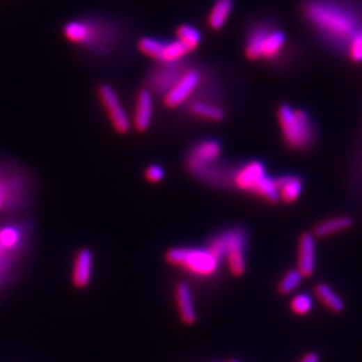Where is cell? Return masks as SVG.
I'll use <instances>...</instances> for the list:
<instances>
[{"label":"cell","mask_w":362,"mask_h":362,"mask_svg":"<svg viewBox=\"0 0 362 362\" xmlns=\"http://www.w3.org/2000/svg\"><path fill=\"white\" fill-rule=\"evenodd\" d=\"M33 199V182L27 172L14 164L0 163V217L24 211Z\"/></svg>","instance_id":"1"},{"label":"cell","mask_w":362,"mask_h":362,"mask_svg":"<svg viewBox=\"0 0 362 362\" xmlns=\"http://www.w3.org/2000/svg\"><path fill=\"white\" fill-rule=\"evenodd\" d=\"M62 33L69 42L95 55L108 54L116 36L113 26L100 18L70 20L63 26Z\"/></svg>","instance_id":"2"},{"label":"cell","mask_w":362,"mask_h":362,"mask_svg":"<svg viewBox=\"0 0 362 362\" xmlns=\"http://www.w3.org/2000/svg\"><path fill=\"white\" fill-rule=\"evenodd\" d=\"M278 123L282 139L294 150H306L314 141V127L308 113L288 104L278 108Z\"/></svg>","instance_id":"3"},{"label":"cell","mask_w":362,"mask_h":362,"mask_svg":"<svg viewBox=\"0 0 362 362\" xmlns=\"http://www.w3.org/2000/svg\"><path fill=\"white\" fill-rule=\"evenodd\" d=\"M247 231L243 228H234L215 236L207 247L220 260L226 259L227 267L231 275L242 276L247 269Z\"/></svg>","instance_id":"4"},{"label":"cell","mask_w":362,"mask_h":362,"mask_svg":"<svg viewBox=\"0 0 362 362\" xmlns=\"http://www.w3.org/2000/svg\"><path fill=\"white\" fill-rule=\"evenodd\" d=\"M165 262L194 276L211 278L217 274L221 260L205 249L173 247L165 253Z\"/></svg>","instance_id":"5"},{"label":"cell","mask_w":362,"mask_h":362,"mask_svg":"<svg viewBox=\"0 0 362 362\" xmlns=\"http://www.w3.org/2000/svg\"><path fill=\"white\" fill-rule=\"evenodd\" d=\"M233 184L242 192L259 196L272 204L279 201L275 179L266 172V166L260 162H250L236 169L233 175Z\"/></svg>","instance_id":"6"},{"label":"cell","mask_w":362,"mask_h":362,"mask_svg":"<svg viewBox=\"0 0 362 362\" xmlns=\"http://www.w3.org/2000/svg\"><path fill=\"white\" fill-rule=\"evenodd\" d=\"M305 13L315 26L329 34L346 36L353 34L354 20L343 8L326 3H310Z\"/></svg>","instance_id":"7"},{"label":"cell","mask_w":362,"mask_h":362,"mask_svg":"<svg viewBox=\"0 0 362 362\" xmlns=\"http://www.w3.org/2000/svg\"><path fill=\"white\" fill-rule=\"evenodd\" d=\"M33 234V226L29 220H1L0 246L13 256L22 258L26 253Z\"/></svg>","instance_id":"8"},{"label":"cell","mask_w":362,"mask_h":362,"mask_svg":"<svg viewBox=\"0 0 362 362\" xmlns=\"http://www.w3.org/2000/svg\"><path fill=\"white\" fill-rule=\"evenodd\" d=\"M286 36L282 31L259 30L253 34L246 45V55L249 59L256 61L260 58L272 59L279 54L285 46Z\"/></svg>","instance_id":"9"},{"label":"cell","mask_w":362,"mask_h":362,"mask_svg":"<svg viewBox=\"0 0 362 362\" xmlns=\"http://www.w3.org/2000/svg\"><path fill=\"white\" fill-rule=\"evenodd\" d=\"M98 97L108 114L113 129L118 134H127L132 127V123L116 90L108 84H102L98 88Z\"/></svg>","instance_id":"10"},{"label":"cell","mask_w":362,"mask_h":362,"mask_svg":"<svg viewBox=\"0 0 362 362\" xmlns=\"http://www.w3.org/2000/svg\"><path fill=\"white\" fill-rule=\"evenodd\" d=\"M201 77L196 70L184 72L176 84L164 94V105L166 108L176 109L181 107L198 89Z\"/></svg>","instance_id":"11"},{"label":"cell","mask_w":362,"mask_h":362,"mask_svg":"<svg viewBox=\"0 0 362 362\" xmlns=\"http://www.w3.org/2000/svg\"><path fill=\"white\" fill-rule=\"evenodd\" d=\"M223 152L221 144L217 140H204L195 145L185 160V168L189 173L195 172L201 166L217 163Z\"/></svg>","instance_id":"12"},{"label":"cell","mask_w":362,"mask_h":362,"mask_svg":"<svg viewBox=\"0 0 362 362\" xmlns=\"http://www.w3.org/2000/svg\"><path fill=\"white\" fill-rule=\"evenodd\" d=\"M313 233H304L298 242L297 270L304 278H310L315 272L317 265V243Z\"/></svg>","instance_id":"13"},{"label":"cell","mask_w":362,"mask_h":362,"mask_svg":"<svg viewBox=\"0 0 362 362\" xmlns=\"http://www.w3.org/2000/svg\"><path fill=\"white\" fill-rule=\"evenodd\" d=\"M153 109H155V102H153L152 90L143 89L139 91L136 98L133 121H132V125L137 132L144 133L150 127L153 120Z\"/></svg>","instance_id":"14"},{"label":"cell","mask_w":362,"mask_h":362,"mask_svg":"<svg viewBox=\"0 0 362 362\" xmlns=\"http://www.w3.org/2000/svg\"><path fill=\"white\" fill-rule=\"evenodd\" d=\"M175 301L180 317V321L185 325H194L198 320V313L195 308L191 288L185 282H179L175 288Z\"/></svg>","instance_id":"15"},{"label":"cell","mask_w":362,"mask_h":362,"mask_svg":"<svg viewBox=\"0 0 362 362\" xmlns=\"http://www.w3.org/2000/svg\"><path fill=\"white\" fill-rule=\"evenodd\" d=\"M93 275V253L88 249L79 250L72 265V285L77 289H85L90 283Z\"/></svg>","instance_id":"16"},{"label":"cell","mask_w":362,"mask_h":362,"mask_svg":"<svg viewBox=\"0 0 362 362\" xmlns=\"http://www.w3.org/2000/svg\"><path fill=\"white\" fill-rule=\"evenodd\" d=\"M275 184L279 200L286 204L295 203L304 191V181L298 176H282L279 179H275Z\"/></svg>","instance_id":"17"},{"label":"cell","mask_w":362,"mask_h":362,"mask_svg":"<svg viewBox=\"0 0 362 362\" xmlns=\"http://www.w3.org/2000/svg\"><path fill=\"white\" fill-rule=\"evenodd\" d=\"M352 226H353V219L350 217H330V219H326L324 221L318 223L314 227L313 235L315 237H327V236L344 233Z\"/></svg>","instance_id":"18"},{"label":"cell","mask_w":362,"mask_h":362,"mask_svg":"<svg viewBox=\"0 0 362 362\" xmlns=\"http://www.w3.org/2000/svg\"><path fill=\"white\" fill-rule=\"evenodd\" d=\"M314 295L330 313L341 314L345 310L344 299L326 283H317L314 288Z\"/></svg>","instance_id":"19"},{"label":"cell","mask_w":362,"mask_h":362,"mask_svg":"<svg viewBox=\"0 0 362 362\" xmlns=\"http://www.w3.org/2000/svg\"><path fill=\"white\" fill-rule=\"evenodd\" d=\"M234 10V0H217L210 17H208V24L212 30H220L227 23L231 13Z\"/></svg>","instance_id":"20"},{"label":"cell","mask_w":362,"mask_h":362,"mask_svg":"<svg viewBox=\"0 0 362 362\" xmlns=\"http://www.w3.org/2000/svg\"><path fill=\"white\" fill-rule=\"evenodd\" d=\"M189 113L200 120L211 121V123H220L224 120L226 113L224 110L214 105V104H207V102H194L189 105Z\"/></svg>","instance_id":"21"},{"label":"cell","mask_w":362,"mask_h":362,"mask_svg":"<svg viewBox=\"0 0 362 362\" xmlns=\"http://www.w3.org/2000/svg\"><path fill=\"white\" fill-rule=\"evenodd\" d=\"M137 47L146 56H149V58H152V59H155L157 62H163L165 43L162 42V40L155 39V38H149V36H144V38H141L139 40Z\"/></svg>","instance_id":"22"},{"label":"cell","mask_w":362,"mask_h":362,"mask_svg":"<svg viewBox=\"0 0 362 362\" xmlns=\"http://www.w3.org/2000/svg\"><path fill=\"white\" fill-rule=\"evenodd\" d=\"M304 276L299 274V272L297 269H292L286 272L281 281L278 282V286H276V291L286 297V295H291L295 290L298 289V286L301 285Z\"/></svg>","instance_id":"23"},{"label":"cell","mask_w":362,"mask_h":362,"mask_svg":"<svg viewBox=\"0 0 362 362\" xmlns=\"http://www.w3.org/2000/svg\"><path fill=\"white\" fill-rule=\"evenodd\" d=\"M178 39L182 42L191 52L198 49L201 43V34L199 30L189 24H181L178 29Z\"/></svg>","instance_id":"24"},{"label":"cell","mask_w":362,"mask_h":362,"mask_svg":"<svg viewBox=\"0 0 362 362\" xmlns=\"http://www.w3.org/2000/svg\"><path fill=\"white\" fill-rule=\"evenodd\" d=\"M314 302H313V298L306 294V292H302V294H297L291 298L290 301V310L298 315V317H305L311 313Z\"/></svg>","instance_id":"25"},{"label":"cell","mask_w":362,"mask_h":362,"mask_svg":"<svg viewBox=\"0 0 362 362\" xmlns=\"http://www.w3.org/2000/svg\"><path fill=\"white\" fill-rule=\"evenodd\" d=\"M191 50L182 42H180L179 39L173 40V42H169V43H165L163 62L164 63H173V62L181 59L182 56H185Z\"/></svg>","instance_id":"26"},{"label":"cell","mask_w":362,"mask_h":362,"mask_svg":"<svg viewBox=\"0 0 362 362\" xmlns=\"http://www.w3.org/2000/svg\"><path fill=\"white\" fill-rule=\"evenodd\" d=\"M349 55L353 62H362V31L356 33L352 38Z\"/></svg>","instance_id":"27"},{"label":"cell","mask_w":362,"mask_h":362,"mask_svg":"<svg viewBox=\"0 0 362 362\" xmlns=\"http://www.w3.org/2000/svg\"><path fill=\"white\" fill-rule=\"evenodd\" d=\"M145 180L149 181V182H153V184H157V182H162L165 178V171H164L163 166L160 165H149L144 172Z\"/></svg>","instance_id":"28"},{"label":"cell","mask_w":362,"mask_h":362,"mask_svg":"<svg viewBox=\"0 0 362 362\" xmlns=\"http://www.w3.org/2000/svg\"><path fill=\"white\" fill-rule=\"evenodd\" d=\"M299 362H320V356L314 352H308L301 359Z\"/></svg>","instance_id":"29"},{"label":"cell","mask_w":362,"mask_h":362,"mask_svg":"<svg viewBox=\"0 0 362 362\" xmlns=\"http://www.w3.org/2000/svg\"><path fill=\"white\" fill-rule=\"evenodd\" d=\"M230 362H237V361H236V360H233V361H230Z\"/></svg>","instance_id":"30"}]
</instances>
